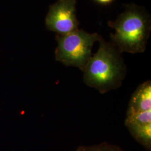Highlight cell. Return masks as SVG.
I'll use <instances>...</instances> for the list:
<instances>
[{
	"label": "cell",
	"mask_w": 151,
	"mask_h": 151,
	"mask_svg": "<svg viewBox=\"0 0 151 151\" xmlns=\"http://www.w3.org/2000/svg\"><path fill=\"white\" fill-rule=\"evenodd\" d=\"M76 0H58L51 6L46 18L49 29L58 35H65L78 29Z\"/></svg>",
	"instance_id": "277c9868"
},
{
	"label": "cell",
	"mask_w": 151,
	"mask_h": 151,
	"mask_svg": "<svg viewBox=\"0 0 151 151\" xmlns=\"http://www.w3.org/2000/svg\"><path fill=\"white\" fill-rule=\"evenodd\" d=\"M108 25L114 29L110 34L111 43L120 53H143L146 50L151 29L150 14L145 7L134 4L126 6L125 11Z\"/></svg>",
	"instance_id": "7a4b0ae2"
},
{
	"label": "cell",
	"mask_w": 151,
	"mask_h": 151,
	"mask_svg": "<svg viewBox=\"0 0 151 151\" xmlns=\"http://www.w3.org/2000/svg\"><path fill=\"white\" fill-rule=\"evenodd\" d=\"M95 1L98 4L103 5H110L114 1V0H95Z\"/></svg>",
	"instance_id": "ba28073f"
},
{
	"label": "cell",
	"mask_w": 151,
	"mask_h": 151,
	"mask_svg": "<svg viewBox=\"0 0 151 151\" xmlns=\"http://www.w3.org/2000/svg\"><path fill=\"white\" fill-rule=\"evenodd\" d=\"M101 37L97 33H89L78 29L65 35H58L55 60L66 66L83 70L91 58L92 49Z\"/></svg>",
	"instance_id": "3957f363"
},
{
	"label": "cell",
	"mask_w": 151,
	"mask_h": 151,
	"mask_svg": "<svg viewBox=\"0 0 151 151\" xmlns=\"http://www.w3.org/2000/svg\"><path fill=\"white\" fill-rule=\"evenodd\" d=\"M151 123V109L126 116L125 125H145Z\"/></svg>",
	"instance_id": "52a82bcc"
},
{
	"label": "cell",
	"mask_w": 151,
	"mask_h": 151,
	"mask_svg": "<svg viewBox=\"0 0 151 151\" xmlns=\"http://www.w3.org/2000/svg\"><path fill=\"white\" fill-rule=\"evenodd\" d=\"M98 42L97 52L92 55L82 70L83 80L88 86L104 94L122 86L127 67L122 53L113 44L102 37Z\"/></svg>",
	"instance_id": "6da1fadb"
},
{
	"label": "cell",
	"mask_w": 151,
	"mask_h": 151,
	"mask_svg": "<svg viewBox=\"0 0 151 151\" xmlns=\"http://www.w3.org/2000/svg\"><path fill=\"white\" fill-rule=\"evenodd\" d=\"M92 151H114L111 148H98Z\"/></svg>",
	"instance_id": "9c48e42d"
},
{
	"label": "cell",
	"mask_w": 151,
	"mask_h": 151,
	"mask_svg": "<svg viewBox=\"0 0 151 151\" xmlns=\"http://www.w3.org/2000/svg\"><path fill=\"white\" fill-rule=\"evenodd\" d=\"M151 109V81H145L136 88L130 99L126 116Z\"/></svg>",
	"instance_id": "5b68a950"
},
{
	"label": "cell",
	"mask_w": 151,
	"mask_h": 151,
	"mask_svg": "<svg viewBox=\"0 0 151 151\" xmlns=\"http://www.w3.org/2000/svg\"><path fill=\"white\" fill-rule=\"evenodd\" d=\"M125 126L136 138L147 145L150 144L151 123L145 125H127Z\"/></svg>",
	"instance_id": "8992f818"
}]
</instances>
